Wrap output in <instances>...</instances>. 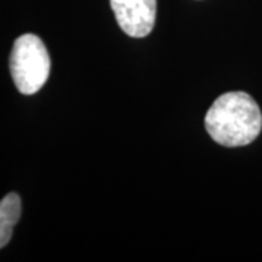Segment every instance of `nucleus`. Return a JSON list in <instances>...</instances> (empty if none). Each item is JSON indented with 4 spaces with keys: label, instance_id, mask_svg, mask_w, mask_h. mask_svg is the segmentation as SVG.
Listing matches in <instances>:
<instances>
[{
    "label": "nucleus",
    "instance_id": "f257e3e1",
    "mask_svg": "<svg viewBox=\"0 0 262 262\" xmlns=\"http://www.w3.org/2000/svg\"><path fill=\"white\" fill-rule=\"evenodd\" d=\"M207 133L225 147L251 144L262 130L258 103L246 92H227L219 96L206 114Z\"/></svg>",
    "mask_w": 262,
    "mask_h": 262
},
{
    "label": "nucleus",
    "instance_id": "f03ea898",
    "mask_svg": "<svg viewBox=\"0 0 262 262\" xmlns=\"http://www.w3.org/2000/svg\"><path fill=\"white\" fill-rule=\"evenodd\" d=\"M50 67L47 48L37 35L24 34L15 41L10 54V75L20 94H37L47 82Z\"/></svg>",
    "mask_w": 262,
    "mask_h": 262
},
{
    "label": "nucleus",
    "instance_id": "7ed1b4c3",
    "mask_svg": "<svg viewBox=\"0 0 262 262\" xmlns=\"http://www.w3.org/2000/svg\"><path fill=\"white\" fill-rule=\"evenodd\" d=\"M120 28L133 38H144L155 28L156 0H110Z\"/></svg>",
    "mask_w": 262,
    "mask_h": 262
},
{
    "label": "nucleus",
    "instance_id": "20e7f679",
    "mask_svg": "<svg viewBox=\"0 0 262 262\" xmlns=\"http://www.w3.org/2000/svg\"><path fill=\"white\" fill-rule=\"evenodd\" d=\"M20 198L10 192L0 201V249L9 244L13 234V227L20 219Z\"/></svg>",
    "mask_w": 262,
    "mask_h": 262
}]
</instances>
